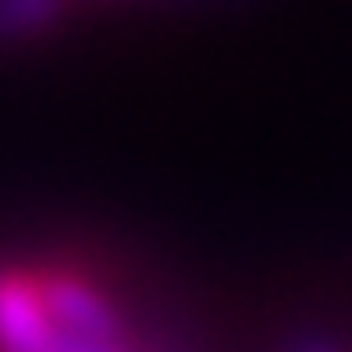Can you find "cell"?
<instances>
[{"label": "cell", "instance_id": "obj_1", "mask_svg": "<svg viewBox=\"0 0 352 352\" xmlns=\"http://www.w3.org/2000/svg\"><path fill=\"white\" fill-rule=\"evenodd\" d=\"M37 288L46 316L60 334L87 343H129V325L115 311V302L78 270H37Z\"/></svg>", "mask_w": 352, "mask_h": 352}, {"label": "cell", "instance_id": "obj_2", "mask_svg": "<svg viewBox=\"0 0 352 352\" xmlns=\"http://www.w3.org/2000/svg\"><path fill=\"white\" fill-rule=\"evenodd\" d=\"M0 352H55L37 270H0Z\"/></svg>", "mask_w": 352, "mask_h": 352}, {"label": "cell", "instance_id": "obj_3", "mask_svg": "<svg viewBox=\"0 0 352 352\" xmlns=\"http://www.w3.org/2000/svg\"><path fill=\"white\" fill-rule=\"evenodd\" d=\"M60 19V0H0V46L28 41Z\"/></svg>", "mask_w": 352, "mask_h": 352}, {"label": "cell", "instance_id": "obj_4", "mask_svg": "<svg viewBox=\"0 0 352 352\" xmlns=\"http://www.w3.org/2000/svg\"><path fill=\"white\" fill-rule=\"evenodd\" d=\"M279 352H348V348H343L339 339L320 334V329H307V334H293V339H288Z\"/></svg>", "mask_w": 352, "mask_h": 352}]
</instances>
